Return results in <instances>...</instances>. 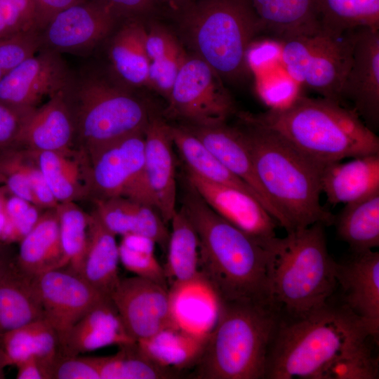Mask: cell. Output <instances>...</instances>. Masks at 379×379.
Wrapping results in <instances>:
<instances>
[{"label": "cell", "mask_w": 379, "mask_h": 379, "mask_svg": "<svg viewBox=\"0 0 379 379\" xmlns=\"http://www.w3.org/2000/svg\"><path fill=\"white\" fill-rule=\"evenodd\" d=\"M168 116L184 125L225 122L235 112L232 97L218 74L204 60L187 55L167 99Z\"/></svg>", "instance_id": "obj_11"}, {"label": "cell", "mask_w": 379, "mask_h": 379, "mask_svg": "<svg viewBox=\"0 0 379 379\" xmlns=\"http://www.w3.org/2000/svg\"><path fill=\"white\" fill-rule=\"evenodd\" d=\"M13 253L10 243L0 240V265Z\"/></svg>", "instance_id": "obj_51"}, {"label": "cell", "mask_w": 379, "mask_h": 379, "mask_svg": "<svg viewBox=\"0 0 379 379\" xmlns=\"http://www.w3.org/2000/svg\"><path fill=\"white\" fill-rule=\"evenodd\" d=\"M87 197L93 201L123 196L152 206L145 180V131L81 156Z\"/></svg>", "instance_id": "obj_10"}, {"label": "cell", "mask_w": 379, "mask_h": 379, "mask_svg": "<svg viewBox=\"0 0 379 379\" xmlns=\"http://www.w3.org/2000/svg\"><path fill=\"white\" fill-rule=\"evenodd\" d=\"M121 18H145L156 8L155 0H102Z\"/></svg>", "instance_id": "obj_48"}, {"label": "cell", "mask_w": 379, "mask_h": 379, "mask_svg": "<svg viewBox=\"0 0 379 379\" xmlns=\"http://www.w3.org/2000/svg\"><path fill=\"white\" fill-rule=\"evenodd\" d=\"M298 86L286 73L284 76L261 78L258 91L269 109H276L288 105L299 95Z\"/></svg>", "instance_id": "obj_46"}, {"label": "cell", "mask_w": 379, "mask_h": 379, "mask_svg": "<svg viewBox=\"0 0 379 379\" xmlns=\"http://www.w3.org/2000/svg\"><path fill=\"white\" fill-rule=\"evenodd\" d=\"M164 266L168 290L175 289L201 278L199 245L197 234L184 213L177 209L171 222Z\"/></svg>", "instance_id": "obj_31"}, {"label": "cell", "mask_w": 379, "mask_h": 379, "mask_svg": "<svg viewBox=\"0 0 379 379\" xmlns=\"http://www.w3.org/2000/svg\"><path fill=\"white\" fill-rule=\"evenodd\" d=\"M335 276L345 304L366 326L378 341L379 333V253L373 250L354 253L336 262Z\"/></svg>", "instance_id": "obj_19"}, {"label": "cell", "mask_w": 379, "mask_h": 379, "mask_svg": "<svg viewBox=\"0 0 379 379\" xmlns=\"http://www.w3.org/2000/svg\"><path fill=\"white\" fill-rule=\"evenodd\" d=\"M236 126L248 147L263 190L287 224L286 232L317 222L333 225L335 215L320 201L324 165L254 121L248 112L239 113Z\"/></svg>", "instance_id": "obj_3"}, {"label": "cell", "mask_w": 379, "mask_h": 379, "mask_svg": "<svg viewBox=\"0 0 379 379\" xmlns=\"http://www.w3.org/2000/svg\"><path fill=\"white\" fill-rule=\"evenodd\" d=\"M110 298L136 342L178 325L168 288L151 280L138 276L120 279Z\"/></svg>", "instance_id": "obj_14"}, {"label": "cell", "mask_w": 379, "mask_h": 379, "mask_svg": "<svg viewBox=\"0 0 379 379\" xmlns=\"http://www.w3.org/2000/svg\"><path fill=\"white\" fill-rule=\"evenodd\" d=\"M119 246L116 236L88 213V247L80 275L95 289L109 297L118 285Z\"/></svg>", "instance_id": "obj_28"}, {"label": "cell", "mask_w": 379, "mask_h": 379, "mask_svg": "<svg viewBox=\"0 0 379 379\" xmlns=\"http://www.w3.org/2000/svg\"><path fill=\"white\" fill-rule=\"evenodd\" d=\"M16 367L18 379H48L44 367L33 357L20 362Z\"/></svg>", "instance_id": "obj_50"}, {"label": "cell", "mask_w": 379, "mask_h": 379, "mask_svg": "<svg viewBox=\"0 0 379 379\" xmlns=\"http://www.w3.org/2000/svg\"><path fill=\"white\" fill-rule=\"evenodd\" d=\"M338 237L354 253L379 246V192L364 199L345 204L335 216Z\"/></svg>", "instance_id": "obj_34"}, {"label": "cell", "mask_w": 379, "mask_h": 379, "mask_svg": "<svg viewBox=\"0 0 379 379\" xmlns=\"http://www.w3.org/2000/svg\"><path fill=\"white\" fill-rule=\"evenodd\" d=\"M51 379H100L93 357L67 355L60 352L50 369Z\"/></svg>", "instance_id": "obj_45"}, {"label": "cell", "mask_w": 379, "mask_h": 379, "mask_svg": "<svg viewBox=\"0 0 379 379\" xmlns=\"http://www.w3.org/2000/svg\"><path fill=\"white\" fill-rule=\"evenodd\" d=\"M280 313L270 302L216 301V317L196 364L197 379H265Z\"/></svg>", "instance_id": "obj_7"}, {"label": "cell", "mask_w": 379, "mask_h": 379, "mask_svg": "<svg viewBox=\"0 0 379 379\" xmlns=\"http://www.w3.org/2000/svg\"><path fill=\"white\" fill-rule=\"evenodd\" d=\"M181 204L198 236L201 277L215 301L272 303L267 250L217 214L187 182Z\"/></svg>", "instance_id": "obj_2"}, {"label": "cell", "mask_w": 379, "mask_h": 379, "mask_svg": "<svg viewBox=\"0 0 379 379\" xmlns=\"http://www.w3.org/2000/svg\"><path fill=\"white\" fill-rule=\"evenodd\" d=\"M169 124L154 114L145 131V180L152 206L164 221L177 211V183Z\"/></svg>", "instance_id": "obj_18"}, {"label": "cell", "mask_w": 379, "mask_h": 379, "mask_svg": "<svg viewBox=\"0 0 379 379\" xmlns=\"http://www.w3.org/2000/svg\"><path fill=\"white\" fill-rule=\"evenodd\" d=\"M119 347L115 354L93 357L100 379H169L180 375L151 359L137 342Z\"/></svg>", "instance_id": "obj_37"}, {"label": "cell", "mask_w": 379, "mask_h": 379, "mask_svg": "<svg viewBox=\"0 0 379 379\" xmlns=\"http://www.w3.org/2000/svg\"><path fill=\"white\" fill-rule=\"evenodd\" d=\"M185 176L187 182L212 210L266 249L277 237V222L252 194L206 180L187 168Z\"/></svg>", "instance_id": "obj_16"}, {"label": "cell", "mask_w": 379, "mask_h": 379, "mask_svg": "<svg viewBox=\"0 0 379 379\" xmlns=\"http://www.w3.org/2000/svg\"><path fill=\"white\" fill-rule=\"evenodd\" d=\"M74 126L60 91L51 96L29 116L23 129L20 149L32 152H77Z\"/></svg>", "instance_id": "obj_22"}, {"label": "cell", "mask_w": 379, "mask_h": 379, "mask_svg": "<svg viewBox=\"0 0 379 379\" xmlns=\"http://www.w3.org/2000/svg\"><path fill=\"white\" fill-rule=\"evenodd\" d=\"M182 126L200 140L226 168L253 190L262 206L286 231L285 220L256 175L249 150L238 127L230 126L227 121L208 126Z\"/></svg>", "instance_id": "obj_21"}, {"label": "cell", "mask_w": 379, "mask_h": 379, "mask_svg": "<svg viewBox=\"0 0 379 379\" xmlns=\"http://www.w3.org/2000/svg\"><path fill=\"white\" fill-rule=\"evenodd\" d=\"M353 32L337 36L320 29L279 41V61L298 86L342 103L341 90L352 61Z\"/></svg>", "instance_id": "obj_9"}, {"label": "cell", "mask_w": 379, "mask_h": 379, "mask_svg": "<svg viewBox=\"0 0 379 379\" xmlns=\"http://www.w3.org/2000/svg\"><path fill=\"white\" fill-rule=\"evenodd\" d=\"M264 32L279 41L321 29L313 0H248Z\"/></svg>", "instance_id": "obj_30"}, {"label": "cell", "mask_w": 379, "mask_h": 379, "mask_svg": "<svg viewBox=\"0 0 379 379\" xmlns=\"http://www.w3.org/2000/svg\"><path fill=\"white\" fill-rule=\"evenodd\" d=\"M325 225L317 222L277 237L269 253L272 304L281 317H298L326 304L335 292L336 262L330 255Z\"/></svg>", "instance_id": "obj_6"}, {"label": "cell", "mask_w": 379, "mask_h": 379, "mask_svg": "<svg viewBox=\"0 0 379 379\" xmlns=\"http://www.w3.org/2000/svg\"><path fill=\"white\" fill-rule=\"evenodd\" d=\"M32 29L38 30L34 0H0V38Z\"/></svg>", "instance_id": "obj_42"}, {"label": "cell", "mask_w": 379, "mask_h": 379, "mask_svg": "<svg viewBox=\"0 0 379 379\" xmlns=\"http://www.w3.org/2000/svg\"><path fill=\"white\" fill-rule=\"evenodd\" d=\"M187 56L180 45L167 55L151 61L146 86L167 100Z\"/></svg>", "instance_id": "obj_41"}, {"label": "cell", "mask_w": 379, "mask_h": 379, "mask_svg": "<svg viewBox=\"0 0 379 379\" xmlns=\"http://www.w3.org/2000/svg\"><path fill=\"white\" fill-rule=\"evenodd\" d=\"M60 93L73 123L74 149L83 158L125 136L145 131L154 115L135 91L93 64L71 70Z\"/></svg>", "instance_id": "obj_5"}, {"label": "cell", "mask_w": 379, "mask_h": 379, "mask_svg": "<svg viewBox=\"0 0 379 379\" xmlns=\"http://www.w3.org/2000/svg\"><path fill=\"white\" fill-rule=\"evenodd\" d=\"M39 31L28 30L0 38V76L8 72L40 49Z\"/></svg>", "instance_id": "obj_40"}, {"label": "cell", "mask_w": 379, "mask_h": 379, "mask_svg": "<svg viewBox=\"0 0 379 379\" xmlns=\"http://www.w3.org/2000/svg\"><path fill=\"white\" fill-rule=\"evenodd\" d=\"M6 209L11 227L13 241H18L31 230L44 211L9 193L6 197Z\"/></svg>", "instance_id": "obj_43"}, {"label": "cell", "mask_w": 379, "mask_h": 379, "mask_svg": "<svg viewBox=\"0 0 379 379\" xmlns=\"http://www.w3.org/2000/svg\"><path fill=\"white\" fill-rule=\"evenodd\" d=\"M325 164L321 192L330 204H347L379 192V153Z\"/></svg>", "instance_id": "obj_23"}, {"label": "cell", "mask_w": 379, "mask_h": 379, "mask_svg": "<svg viewBox=\"0 0 379 379\" xmlns=\"http://www.w3.org/2000/svg\"><path fill=\"white\" fill-rule=\"evenodd\" d=\"M341 102L352 104L371 128L379 120V29L354 30L352 61L341 90Z\"/></svg>", "instance_id": "obj_17"}, {"label": "cell", "mask_w": 379, "mask_h": 379, "mask_svg": "<svg viewBox=\"0 0 379 379\" xmlns=\"http://www.w3.org/2000/svg\"><path fill=\"white\" fill-rule=\"evenodd\" d=\"M135 342L126 331L112 299L106 298L72 327L60 345V353L79 355L109 345Z\"/></svg>", "instance_id": "obj_24"}, {"label": "cell", "mask_w": 379, "mask_h": 379, "mask_svg": "<svg viewBox=\"0 0 379 379\" xmlns=\"http://www.w3.org/2000/svg\"><path fill=\"white\" fill-rule=\"evenodd\" d=\"M144 19L121 18L99 47L105 51V70L116 81L133 91L146 86L150 63L145 48Z\"/></svg>", "instance_id": "obj_20"}, {"label": "cell", "mask_w": 379, "mask_h": 379, "mask_svg": "<svg viewBox=\"0 0 379 379\" xmlns=\"http://www.w3.org/2000/svg\"><path fill=\"white\" fill-rule=\"evenodd\" d=\"M248 114L323 165L379 153V138L357 112L328 98L298 95L285 107Z\"/></svg>", "instance_id": "obj_4"}, {"label": "cell", "mask_w": 379, "mask_h": 379, "mask_svg": "<svg viewBox=\"0 0 379 379\" xmlns=\"http://www.w3.org/2000/svg\"><path fill=\"white\" fill-rule=\"evenodd\" d=\"M15 255L0 265V340L5 333L44 317L33 277L18 267Z\"/></svg>", "instance_id": "obj_26"}, {"label": "cell", "mask_w": 379, "mask_h": 379, "mask_svg": "<svg viewBox=\"0 0 379 379\" xmlns=\"http://www.w3.org/2000/svg\"><path fill=\"white\" fill-rule=\"evenodd\" d=\"M8 366H17L34 357L49 373L60 352V340L54 328L44 317L5 333L0 340Z\"/></svg>", "instance_id": "obj_32"}, {"label": "cell", "mask_w": 379, "mask_h": 379, "mask_svg": "<svg viewBox=\"0 0 379 379\" xmlns=\"http://www.w3.org/2000/svg\"><path fill=\"white\" fill-rule=\"evenodd\" d=\"M8 366L5 356L0 349V379L4 378V368Z\"/></svg>", "instance_id": "obj_53"}, {"label": "cell", "mask_w": 379, "mask_h": 379, "mask_svg": "<svg viewBox=\"0 0 379 379\" xmlns=\"http://www.w3.org/2000/svg\"><path fill=\"white\" fill-rule=\"evenodd\" d=\"M121 19L102 0H84L56 14L39 31L40 49L88 56Z\"/></svg>", "instance_id": "obj_12"}, {"label": "cell", "mask_w": 379, "mask_h": 379, "mask_svg": "<svg viewBox=\"0 0 379 379\" xmlns=\"http://www.w3.org/2000/svg\"><path fill=\"white\" fill-rule=\"evenodd\" d=\"M71 69L62 55L41 48L8 72L0 81V102L32 111L65 86Z\"/></svg>", "instance_id": "obj_15"}, {"label": "cell", "mask_w": 379, "mask_h": 379, "mask_svg": "<svg viewBox=\"0 0 379 379\" xmlns=\"http://www.w3.org/2000/svg\"><path fill=\"white\" fill-rule=\"evenodd\" d=\"M313 4L321 29L330 34L379 29V0H313Z\"/></svg>", "instance_id": "obj_36"}, {"label": "cell", "mask_w": 379, "mask_h": 379, "mask_svg": "<svg viewBox=\"0 0 379 379\" xmlns=\"http://www.w3.org/2000/svg\"><path fill=\"white\" fill-rule=\"evenodd\" d=\"M55 209L66 268L80 275L88 247V213L74 201L59 203Z\"/></svg>", "instance_id": "obj_38"}, {"label": "cell", "mask_w": 379, "mask_h": 379, "mask_svg": "<svg viewBox=\"0 0 379 379\" xmlns=\"http://www.w3.org/2000/svg\"><path fill=\"white\" fill-rule=\"evenodd\" d=\"M34 110H20L0 102V154L20 149L24 127Z\"/></svg>", "instance_id": "obj_44"}, {"label": "cell", "mask_w": 379, "mask_h": 379, "mask_svg": "<svg viewBox=\"0 0 379 379\" xmlns=\"http://www.w3.org/2000/svg\"><path fill=\"white\" fill-rule=\"evenodd\" d=\"M169 131L173 146L185 161V168L206 180L245 191L259 201L253 190L226 168L201 141L185 127L169 124Z\"/></svg>", "instance_id": "obj_33"}, {"label": "cell", "mask_w": 379, "mask_h": 379, "mask_svg": "<svg viewBox=\"0 0 379 379\" xmlns=\"http://www.w3.org/2000/svg\"><path fill=\"white\" fill-rule=\"evenodd\" d=\"M180 45L175 35L160 24L154 22L147 29L145 48L150 62L167 55Z\"/></svg>", "instance_id": "obj_47"}, {"label": "cell", "mask_w": 379, "mask_h": 379, "mask_svg": "<svg viewBox=\"0 0 379 379\" xmlns=\"http://www.w3.org/2000/svg\"><path fill=\"white\" fill-rule=\"evenodd\" d=\"M371 340L377 342L343 302L330 300L301 317L280 316L265 379H340L354 363L377 357Z\"/></svg>", "instance_id": "obj_1"}, {"label": "cell", "mask_w": 379, "mask_h": 379, "mask_svg": "<svg viewBox=\"0 0 379 379\" xmlns=\"http://www.w3.org/2000/svg\"><path fill=\"white\" fill-rule=\"evenodd\" d=\"M156 243L152 239L137 234L121 236L118 244L119 261L129 272L168 288L164 267L157 259Z\"/></svg>", "instance_id": "obj_39"}, {"label": "cell", "mask_w": 379, "mask_h": 379, "mask_svg": "<svg viewBox=\"0 0 379 379\" xmlns=\"http://www.w3.org/2000/svg\"><path fill=\"white\" fill-rule=\"evenodd\" d=\"M208 333L193 331L175 325L137 343L154 361L180 373L196 366L203 353Z\"/></svg>", "instance_id": "obj_29"}, {"label": "cell", "mask_w": 379, "mask_h": 379, "mask_svg": "<svg viewBox=\"0 0 379 379\" xmlns=\"http://www.w3.org/2000/svg\"><path fill=\"white\" fill-rule=\"evenodd\" d=\"M4 182V173L2 172L1 165H0V184L3 185Z\"/></svg>", "instance_id": "obj_54"}, {"label": "cell", "mask_w": 379, "mask_h": 379, "mask_svg": "<svg viewBox=\"0 0 379 379\" xmlns=\"http://www.w3.org/2000/svg\"><path fill=\"white\" fill-rule=\"evenodd\" d=\"M15 262L30 277L67 267L55 208L44 210L31 230L20 240Z\"/></svg>", "instance_id": "obj_27"}, {"label": "cell", "mask_w": 379, "mask_h": 379, "mask_svg": "<svg viewBox=\"0 0 379 379\" xmlns=\"http://www.w3.org/2000/svg\"><path fill=\"white\" fill-rule=\"evenodd\" d=\"M174 12L185 44L223 81L250 75L247 53L264 29L248 0H190Z\"/></svg>", "instance_id": "obj_8"}, {"label": "cell", "mask_w": 379, "mask_h": 379, "mask_svg": "<svg viewBox=\"0 0 379 379\" xmlns=\"http://www.w3.org/2000/svg\"><path fill=\"white\" fill-rule=\"evenodd\" d=\"M84 0H34L36 25L41 31L56 14Z\"/></svg>", "instance_id": "obj_49"}, {"label": "cell", "mask_w": 379, "mask_h": 379, "mask_svg": "<svg viewBox=\"0 0 379 379\" xmlns=\"http://www.w3.org/2000/svg\"><path fill=\"white\" fill-rule=\"evenodd\" d=\"M44 318L56 331L60 347L72 327L106 298L81 275L66 268L53 269L32 279Z\"/></svg>", "instance_id": "obj_13"}, {"label": "cell", "mask_w": 379, "mask_h": 379, "mask_svg": "<svg viewBox=\"0 0 379 379\" xmlns=\"http://www.w3.org/2000/svg\"><path fill=\"white\" fill-rule=\"evenodd\" d=\"M51 193L58 203L87 198L81 158L79 152H30Z\"/></svg>", "instance_id": "obj_35"}, {"label": "cell", "mask_w": 379, "mask_h": 379, "mask_svg": "<svg viewBox=\"0 0 379 379\" xmlns=\"http://www.w3.org/2000/svg\"><path fill=\"white\" fill-rule=\"evenodd\" d=\"M157 4L158 3H164L168 5L171 8L175 11L184 4H185L190 0H155Z\"/></svg>", "instance_id": "obj_52"}, {"label": "cell", "mask_w": 379, "mask_h": 379, "mask_svg": "<svg viewBox=\"0 0 379 379\" xmlns=\"http://www.w3.org/2000/svg\"><path fill=\"white\" fill-rule=\"evenodd\" d=\"M93 203V211L115 236H146L166 252L170 232L155 208L123 196L95 200Z\"/></svg>", "instance_id": "obj_25"}]
</instances>
